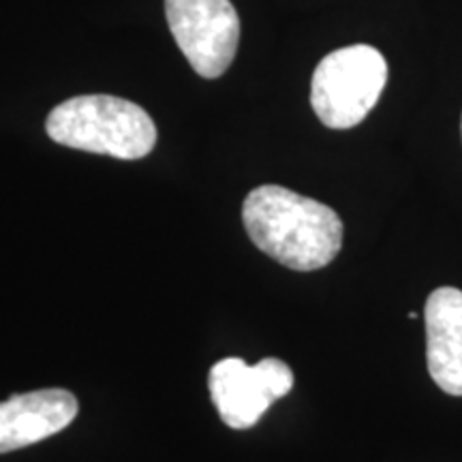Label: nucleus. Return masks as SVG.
Listing matches in <instances>:
<instances>
[{"label": "nucleus", "mask_w": 462, "mask_h": 462, "mask_svg": "<svg viewBox=\"0 0 462 462\" xmlns=\"http://www.w3.org/2000/svg\"><path fill=\"white\" fill-rule=\"evenodd\" d=\"M208 388L225 424L246 430L262 420L270 404L291 392L293 373L276 357H265L255 366L240 357H225L210 368Z\"/></svg>", "instance_id": "39448f33"}, {"label": "nucleus", "mask_w": 462, "mask_h": 462, "mask_svg": "<svg viewBox=\"0 0 462 462\" xmlns=\"http://www.w3.org/2000/svg\"><path fill=\"white\" fill-rule=\"evenodd\" d=\"M56 143L84 152L137 161L157 143V126L146 109L112 95H82L56 106L45 123Z\"/></svg>", "instance_id": "f03ea898"}, {"label": "nucleus", "mask_w": 462, "mask_h": 462, "mask_svg": "<svg viewBox=\"0 0 462 462\" xmlns=\"http://www.w3.org/2000/svg\"><path fill=\"white\" fill-rule=\"evenodd\" d=\"M165 15L193 71L206 79L221 78L240 42V17L231 0H165Z\"/></svg>", "instance_id": "20e7f679"}, {"label": "nucleus", "mask_w": 462, "mask_h": 462, "mask_svg": "<svg viewBox=\"0 0 462 462\" xmlns=\"http://www.w3.org/2000/svg\"><path fill=\"white\" fill-rule=\"evenodd\" d=\"M78 398L54 388L11 396L0 402V454L54 437L78 415Z\"/></svg>", "instance_id": "423d86ee"}, {"label": "nucleus", "mask_w": 462, "mask_h": 462, "mask_svg": "<svg viewBox=\"0 0 462 462\" xmlns=\"http://www.w3.org/2000/svg\"><path fill=\"white\" fill-rule=\"evenodd\" d=\"M426 362L435 383L462 396V291L439 287L426 300Z\"/></svg>", "instance_id": "0eeeda50"}, {"label": "nucleus", "mask_w": 462, "mask_h": 462, "mask_svg": "<svg viewBox=\"0 0 462 462\" xmlns=\"http://www.w3.org/2000/svg\"><path fill=\"white\" fill-rule=\"evenodd\" d=\"M460 131H462V120H460Z\"/></svg>", "instance_id": "6e6552de"}, {"label": "nucleus", "mask_w": 462, "mask_h": 462, "mask_svg": "<svg viewBox=\"0 0 462 462\" xmlns=\"http://www.w3.org/2000/svg\"><path fill=\"white\" fill-rule=\"evenodd\" d=\"M388 82V62L373 45L334 50L317 65L310 106L328 129H351L377 106Z\"/></svg>", "instance_id": "7ed1b4c3"}, {"label": "nucleus", "mask_w": 462, "mask_h": 462, "mask_svg": "<svg viewBox=\"0 0 462 462\" xmlns=\"http://www.w3.org/2000/svg\"><path fill=\"white\" fill-rule=\"evenodd\" d=\"M242 223L259 251L296 273L326 268L343 246V221L330 206L276 184L246 195Z\"/></svg>", "instance_id": "f257e3e1"}]
</instances>
